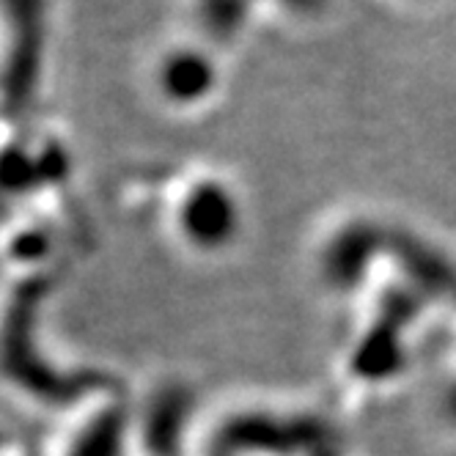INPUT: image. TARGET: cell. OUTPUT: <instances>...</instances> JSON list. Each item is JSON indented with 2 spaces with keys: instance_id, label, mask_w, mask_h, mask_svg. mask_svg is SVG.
Instances as JSON below:
<instances>
[{
  "instance_id": "cell-1",
  "label": "cell",
  "mask_w": 456,
  "mask_h": 456,
  "mask_svg": "<svg viewBox=\"0 0 456 456\" xmlns=\"http://www.w3.org/2000/svg\"><path fill=\"white\" fill-rule=\"evenodd\" d=\"M217 67L207 47L174 45L159 55L154 67V86L168 105L192 108L215 91Z\"/></svg>"
},
{
  "instance_id": "cell-2",
  "label": "cell",
  "mask_w": 456,
  "mask_h": 456,
  "mask_svg": "<svg viewBox=\"0 0 456 456\" xmlns=\"http://www.w3.org/2000/svg\"><path fill=\"white\" fill-rule=\"evenodd\" d=\"M182 225L192 242L220 245L237 232V204L217 182H204L182 204Z\"/></svg>"
},
{
  "instance_id": "cell-3",
  "label": "cell",
  "mask_w": 456,
  "mask_h": 456,
  "mask_svg": "<svg viewBox=\"0 0 456 456\" xmlns=\"http://www.w3.org/2000/svg\"><path fill=\"white\" fill-rule=\"evenodd\" d=\"M250 0H195V14L207 34L215 39L234 37L248 17Z\"/></svg>"
}]
</instances>
